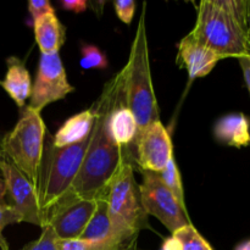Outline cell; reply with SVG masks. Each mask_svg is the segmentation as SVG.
<instances>
[{
	"label": "cell",
	"mask_w": 250,
	"mask_h": 250,
	"mask_svg": "<svg viewBox=\"0 0 250 250\" xmlns=\"http://www.w3.org/2000/svg\"><path fill=\"white\" fill-rule=\"evenodd\" d=\"M238 62L239 65H241L242 71H243L244 81H246L247 88H248L249 94H250V58L238 59Z\"/></svg>",
	"instance_id": "cell-28"
},
{
	"label": "cell",
	"mask_w": 250,
	"mask_h": 250,
	"mask_svg": "<svg viewBox=\"0 0 250 250\" xmlns=\"http://www.w3.org/2000/svg\"><path fill=\"white\" fill-rule=\"evenodd\" d=\"M141 188L142 203L146 212L156 217L171 234L189 226L190 220L187 210L181 207L172 193L168 190L158 172L142 170Z\"/></svg>",
	"instance_id": "cell-7"
},
{
	"label": "cell",
	"mask_w": 250,
	"mask_h": 250,
	"mask_svg": "<svg viewBox=\"0 0 250 250\" xmlns=\"http://www.w3.org/2000/svg\"><path fill=\"white\" fill-rule=\"evenodd\" d=\"M161 250H180L176 238L171 237V238L166 239L165 243L163 244V248H161Z\"/></svg>",
	"instance_id": "cell-29"
},
{
	"label": "cell",
	"mask_w": 250,
	"mask_h": 250,
	"mask_svg": "<svg viewBox=\"0 0 250 250\" xmlns=\"http://www.w3.org/2000/svg\"><path fill=\"white\" fill-rule=\"evenodd\" d=\"M134 160L142 170L160 173L173 159L172 141L161 121L141 132L133 144Z\"/></svg>",
	"instance_id": "cell-10"
},
{
	"label": "cell",
	"mask_w": 250,
	"mask_h": 250,
	"mask_svg": "<svg viewBox=\"0 0 250 250\" xmlns=\"http://www.w3.org/2000/svg\"><path fill=\"white\" fill-rule=\"evenodd\" d=\"M109 128L114 141L120 146L131 149L133 153V144L138 132V126L133 112L125 104V97L117 103L110 114Z\"/></svg>",
	"instance_id": "cell-17"
},
{
	"label": "cell",
	"mask_w": 250,
	"mask_h": 250,
	"mask_svg": "<svg viewBox=\"0 0 250 250\" xmlns=\"http://www.w3.org/2000/svg\"><path fill=\"white\" fill-rule=\"evenodd\" d=\"M75 90L66 76L60 55L41 54L36 78L32 83V94L27 107L41 112L46 105L63 99Z\"/></svg>",
	"instance_id": "cell-8"
},
{
	"label": "cell",
	"mask_w": 250,
	"mask_h": 250,
	"mask_svg": "<svg viewBox=\"0 0 250 250\" xmlns=\"http://www.w3.org/2000/svg\"><path fill=\"white\" fill-rule=\"evenodd\" d=\"M99 197L109 205L112 243L119 250H137L139 232L150 229V226L142 203L141 188L134 177L133 163L122 164Z\"/></svg>",
	"instance_id": "cell-3"
},
{
	"label": "cell",
	"mask_w": 250,
	"mask_h": 250,
	"mask_svg": "<svg viewBox=\"0 0 250 250\" xmlns=\"http://www.w3.org/2000/svg\"><path fill=\"white\" fill-rule=\"evenodd\" d=\"M95 200H97V208L80 239L89 242H111L109 205L103 197L97 198Z\"/></svg>",
	"instance_id": "cell-18"
},
{
	"label": "cell",
	"mask_w": 250,
	"mask_h": 250,
	"mask_svg": "<svg viewBox=\"0 0 250 250\" xmlns=\"http://www.w3.org/2000/svg\"><path fill=\"white\" fill-rule=\"evenodd\" d=\"M60 4L63 10L76 12V14L85 11L88 7V2L84 0H61Z\"/></svg>",
	"instance_id": "cell-27"
},
{
	"label": "cell",
	"mask_w": 250,
	"mask_h": 250,
	"mask_svg": "<svg viewBox=\"0 0 250 250\" xmlns=\"http://www.w3.org/2000/svg\"><path fill=\"white\" fill-rule=\"evenodd\" d=\"M36 43L44 55L58 54L66 41V27L55 14H46L33 21Z\"/></svg>",
	"instance_id": "cell-15"
},
{
	"label": "cell",
	"mask_w": 250,
	"mask_h": 250,
	"mask_svg": "<svg viewBox=\"0 0 250 250\" xmlns=\"http://www.w3.org/2000/svg\"><path fill=\"white\" fill-rule=\"evenodd\" d=\"M159 175H160V178L163 180V182L165 183L166 187L168 188V190H170L173 194V197L176 198V200L180 203L181 207L186 209L185 190H183L181 173L180 170H178L175 159H172V160L167 164V166H166Z\"/></svg>",
	"instance_id": "cell-20"
},
{
	"label": "cell",
	"mask_w": 250,
	"mask_h": 250,
	"mask_svg": "<svg viewBox=\"0 0 250 250\" xmlns=\"http://www.w3.org/2000/svg\"><path fill=\"white\" fill-rule=\"evenodd\" d=\"M41 237L23 247L21 250H58V237L50 226L42 229Z\"/></svg>",
	"instance_id": "cell-23"
},
{
	"label": "cell",
	"mask_w": 250,
	"mask_h": 250,
	"mask_svg": "<svg viewBox=\"0 0 250 250\" xmlns=\"http://www.w3.org/2000/svg\"><path fill=\"white\" fill-rule=\"evenodd\" d=\"M214 137L220 144L241 149L250 146V119L243 112L224 115L214 126Z\"/></svg>",
	"instance_id": "cell-13"
},
{
	"label": "cell",
	"mask_w": 250,
	"mask_h": 250,
	"mask_svg": "<svg viewBox=\"0 0 250 250\" xmlns=\"http://www.w3.org/2000/svg\"><path fill=\"white\" fill-rule=\"evenodd\" d=\"M178 243L180 250H214L209 242L193 227L186 226L172 234Z\"/></svg>",
	"instance_id": "cell-19"
},
{
	"label": "cell",
	"mask_w": 250,
	"mask_h": 250,
	"mask_svg": "<svg viewBox=\"0 0 250 250\" xmlns=\"http://www.w3.org/2000/svg\"><path fill=\"white\" fill-rule=\"evenodd\" d=\"M46 128L41 112L23 107L14 128L0 139V151L38 188L45 149Z\"/></svg>",
	"instance_id": "cell-6"
},
{
	"label": "cell",
	"mask_w": 250,
	"mask_h": 250,
	"mask_svg": "<svg viewBox=\"0 0 250 250\" xmlns=\"http://www.w3.org/2000/svg\"><path fill=\"white\" fill-rule=\"evenodd\" d=\"M28 10L33 21L43 15L55 14V10L49 0H31L28 1Z\"/></svg>",
	"instance_id": "cell-26"
},
{
	"label": "cell",
	"mask_w": 250,
	"mask_h": 250,
	"mask_svg": "<svg viewBox=\"0 0 250 250\" xmlns=\"http://www.w3.org/2000/svg\"><path fill=\"white\" fill-rule=\"evenodd\" d=\"M146 7V4L144 2L143 11H142L138 26H137V32L132 42L128 61L126 66L122 68L125 104L136 117L137 126H138L137 137L149 125L160 121V112H159V105L156 102L155 92H154L150 62H149Z\"/></svg>",
	"instance_id": "cell-4"
},
{
	"label": "cell",
	"mask_w": 250,
	"mask_h": 250,
	"mask_svg": "<svg viewBox=\"0 0 250 250\" xmlns=\"http://www.w3.org/2000/svg\"><path fill=\"white\" fill-rule=\"evenodd\" d=\"M5 197H6V188H5L4 180H2L1 175H0V207L1 205H7Z\"/></svg>",
	"instance_id": "cell-30"
},
{
	"label": "cell",
	"mask_w": 250,
	"mask_h": 250,
	"mask_svg": "<svg viewBox=\"0 0 250 250\" xmlns=\"http://www.w3.org/2000/svg\"><path fill=\"white\" fill-rule=\"evenodd\" d=\"M234 250H250V239H248V241L242 242V243H239L238 246L234 248Z\"/></svg>",
	"instance_id": "cell-31"
},
{
	"label": "cell",
	"mask_w": 250,
	"mask_h": 250,
	"mask_svg": "<svg viewBox=\"0 0 250 250\" xmlns=\"http://www.w3.org/2000/svg\"><path fill=\"white\" fill-rule=\"evenodd\" d=\"M0 175L4 180L6 195L10 198V207L17 212L21 222L45 227L43 215L38 204L36 188L26 176L17 170L0 151Z\"/></svg>",
	"instance_id": "cell-9"
},
{
	"label": "cell",
	"mask_w": 250,
	"mask_h": 250,
	"mask_svg": "<svg viewBox=\"0 0 250 250\" xmlns=\"http://www.w3.org/2000/svg\"><path fill=\"white\" fill-rule=\"evenodd\" d=\"M115 11L124 23L129 24L136 12V2L133 0H117L114 1Z\"/></svg>",
	"instance_id": "cell-25"
},
{
	"label": "cell",
	"mask_w": 250,
	"mask_h": 250,
	"mask_svg": "<svg viewBox=\"0 0 250 250\" xmlns=\"http://www.w3.org/2000/svg\"><path fill=\"white\" fill-rule=\"evenodd\" d=\"M7 70L4 80L0 81L2 89L9 94L19 107H26V102L32 94V78L26 65L17 56L6 59Z\"/></svg>",
	"instance_id": "cell-14"
},
{
	"label": "cell",
	"mask_w": 250,
	"mask_h": 250,
	"mask_svg": "<svg viewBox=\"0 0 250 250\" xmlns=\"http://www.w3.org/2000/svg\"><path fill=\"white\" fill-rule=\"evenodd\" d=\"M97 208L95 199L60 200L46 220L58 239H78Z\"/></svg>",
	"instance_id": "cell-11"
},
{
	"label": "cell",
	"mask_w": 250,
	"mask_h": 250,
	"mask_svg": "<svg viewBox=\"0 0 250 250\" xmlns=\"http://www.w3.org/2000/svg\"><path fill=\"white\" fill-rule=\"evenodd\" d=\"M124 97V73L121 70L105 83L102 94L93 104L95 121L89 146L80 172L60 200L97 199L122 164L136 161L131 149L120 146L112 138L109 128L110 114Z\"/></svg>",
	"instance_id": "cell-1"
},
{
	"label": "cell",
	"mask_w": 250,
	"mask_h": 250,
	"mask_svg": "<svg viewBox=\"0 0 250 250\" xmlns=\"http://www.w3.org/2000/svg\"><path fill=\"white\" fill-rule=\"evenodd\" d=\"M58 250H117L111 242H89L84 239H58Z\"/></svg>",
	"instance_id": "cell-22"
},
{
	"label": "cell",
	"mask_w": 250,
	"mask_h": 250,
	"mask_svg": "<svg viewBox=\"0 0 250 250\" xmlns=\"http://www.w3.org/2000/svg\"><path fill=\"white\" fill-rule=\"evenodd\" d=\"M248 26H249V32H250V15H249V19H248Z\"/></svg>",
	"instance_id": "cell-32"
},
{
	"label": "cell",
	"mask_w": 250,
	"mask_h": 250,
	"mask_svg": "<svg viewBox=\"0 0 250 250\" xmlns=\"http://www.w3.org/2000/svg\"><path fill=\"white\" fill-rule=\"evenodd\" d=\"M80 65L83 70H105L109 66L106 55L97 45L93 44H82L81 46Z\"/></svg>",
	"instance_id": "cell-21"
},
{
	"label": "cell",
	"mask_w": 250,
	"mask_h": 250,
	"mask_svg": "<svg viewBox=\"0 0 250 250\" xmlns=\"http://www.w3.org/2000/svg\"><path fill=\"white\" fill-rule=\"evenodd\" d=\"M95 115L93 109L84 110L66 120L59 131L54 134L51 143L54 146H66L84 141L92 133Z\"/></svg>",
	"instance_id": "cell-16"
},
{
	"label": "cell",
	"mask_w": 250,
	"mask_h": 250,
	"mask_svg": "<svg viewBox=\"0 0 250 250\" xmlns=\"http://www.w3.org/2000/svg\"><path fill=\"white\" fill-rule=\"evenodd\" d=\"M90 136L80 143L66 146H54L53 143L44 149L43 164L39 176L38 204L46 226L51 210L67 193L76 176L80 172L83 158L89 146Z\"/></svg>",
	"instance_id": "cell-5"
},
{
	"label": "cell",
	"mask_w": 250,
	"mask_h": 250,
	"mask_svg": "<svg viewBox=\"0 0 250 250\" xmlns=\"http://www.w3.org/2000/svg\"><path fill=\"white\" fill-rule=\"evenodd\" d=\"M20 222H21V219L17 212L12 209V207H10L9 204L0 207V250H10L9 243L2 234L5 227L9 225L20 224Z\"/></svg>",
	"instance_id": "cell-24"
},
{
	"label": "cell",
	"mask_w": 250,
	"mask_h": 250,
	"mask_svg": "<svg viewBox=\"0 0 250 250\" xmlns=\"http://www.w3.org/2000/svg\"><path fill=\"white\" fill-rule=\"evenodd\" d=\"M250 0H203L189 32L221 59L250 58Z\"/></svg>",
	"instance_id": "cell-2"
},
{
	"label": "cell",
	"mask_w": 250,
	"mask_h": 250,
	"mask_svg": "<svg viewBox=\"0 0 250 250\" xmlns=\"http://www.w3.org/2000/svg\"><path fill=\"white\" fill-rule=\"evenodd\" d=\"M220 60L222 59L217 54L199 43L189 33L178 43L177 65L187 70L190 80L208 76Z\"/></svg>",
	"instance_id": "cell-12"
}]
</instances>
